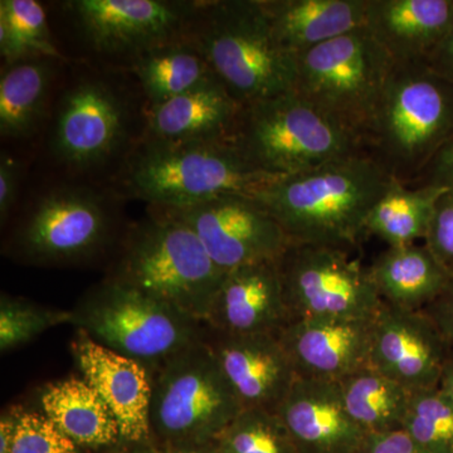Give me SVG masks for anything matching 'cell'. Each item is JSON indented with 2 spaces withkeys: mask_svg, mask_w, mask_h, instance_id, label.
<instances>
[{
  "mask_svg": "<svg viewBox=\"0 0 453 453\" xmlns=\"http://www.w3.org/2000/svg\"><path fill=\"white\" fill-rule=\"evenodd\" d=\"M395 179L365 153L283 177L253 196L291 242L349 251L365 234L372 207Z\"/></svg>",
  "mask_w": 453,
  "mask_h": 453,
  "instance_id": "6da1fadb",
  "label": "cell"
},
{
  "mask_svg": "<svg viewBox=\"0 0 453 453\" xmlns=\"http://www.w3.org/2000/svg\"><path fill=\"white\" fill-rule=\"evenodd\" d=\"M281 178L258 169L232 140L140 139L112 175L110 189L149 208H179L223 196L253 198Z\"/></svg>",
  "mask_w": 453,
  "mask_h": 453,
  "instance_id": "7a4b0ae2",
  "label": "cell"
},
{
  "mask_svg": "<svg viewBox=\"0 0 453 453\" xmlns=\"http://www.w3.org/2000/svg\"><path fill=\"white\" fill-rule=\"evenodd\" d=\"M116 73L95 67L77 74L50 109L47 148L68 174H96L109 166L116 173L142 139L144 98Z\"/></svg>",
  "mask_w": 453,
  "mask_h": 453,
  "instance_id": "3957f363",
  "label": "cell"
},
{
  "mask_svg": "<svg viewBox=\"0 0 453 453\" xmlns=\"http://www.w3.org/2000/svg\"><path fill=\"white\" fill-rule=\"evenodd\" d=\"M187 37L241 106L295 89L296 58L261 0H199Z\"/></svg>",
  "mask_w": 453,
  "mask_h": 453,
  "instance_id": "277c9868",
  "label": "cell"
},
{
  "mask_svg": "<svg viewBox=\"0 0 453 453\" xmlns=\"http://www.w3.org/2000/svg\"><path fill=\"white\" fill-rule=\"evenodd\" d=\"M453 135V83L426 62L395 64L362 138L365 155L411 186Z\"/></svg>",
  "mask_w": 453,
  "mask_h": 453,
  "instance_id": "5b68a950",
  "label": "cell"
},
{
  "mask_svg": "<svg viewBox=\"0 0 453 453\" xmlns=\"http://www.w3.org/2000/svg\"><path fill=\"white\" fill-rule=\"evenodd\" d=\"M148 213L130 229L111 279L205 323L226 271L186 223L155 208Z\"/></svg>",
  "mask_w": 453,
  "mask_h": 453,
  "instance_id": "8992f818",
  "label": "cell"
},
{
  "mask_svg": "<svg viewBox=\"0 0 453 453\" xmlns=\"http://www.w3.org/2000/svg\"><path fill=\"white\" fill-rule=\"evenodd\" d=\"M232 142L258 169L279 177L365 153L354 134L295 89L242 106Z\"/></svg>",
  "mask_w": 453,
  "mask_h": 453,
  "instance_id": "52a82bcc",
  "label": "cell"
},
{
  "mask_svg": "<svg viewBox=\"0 0 453 453\" xmlns=\"http://www.w3.org/2000/svg\"><path fill=\"white\" fill-rule=\"evenodd\" d=\"M199 0H67L58 14L95 67L127 73L139 57L186 38Z\"/></svg>",
  "mask_w": 453,
  "mask_h": 453,
  "instance_id": "ba28073f",
  "label": "cell"
},
{
  "mask_svg": "<svg viewBox=\"0 0 453 453\" xmlns=\"http://www.w3.org/2000/svg\"><path fill=\"white\" fill-rule=\"evenodd\" d=\"M71 312L77 330L148 368H159L202 340L199 321L111 277L91 288Z\"/></svg>",
  "mask_w": 453,
  "mask_h": 453,
  "instance_id": "9c48e42d",
  "label": "cell"
},
{
  "mask_svg": "<svg viewBox=\"0 0 453 453\" xmlns=\"http://www.w3.org/2000/svg\"><path fill=\"white\" fill-rule=\"evenodd\" d=\"M296 58L295 91L360 140L395 62L365 27Z\"/></svg>",
  "mask_w": 453,
  "mask_h": 453,
  "instance_id": "30bf717a",
  "label": "cell"
},
{
  "mask_svg": "<svg viewBox=\"0 0 453 453\" xmlns=\"http://www.w3.org/2000/svg\"><path fill=\"white\" fill-rule=\"evenodd\" d=\"M118 196L88 184L44 190L18 223L8 253L35 266L74 265L96 257L111 241Z\"/></svg>",
  "mask_w": 453,
  "mask_h": 453,
  "instance_id": "8fae6325",
  "label": "cell"
},
{
  "mask_svg": "<svg viewBox=\"0 0 453 453\" xmlns=\"http://www.w3.org/2000/svg\"><path fill=\"white\" fill-rule=\"evenodd\" d=\"M241 412L205 340L169 357L153 377L151 434L166 449L213 442Z\"/></svg>",
  "mask_w": 453,
  "mask_h": 453,
  "instance_id": "7c38bea8",
  "label": "cell"
},
{
  "mask_svg": "<svg viewBox=\"0 0 453 453\" xmlns=\"http://www.w3.org/2000/svg\"><path fill=\"white\" fill-rule=\"evenodd\" d=\"M277 266L290 321L372 319L383 303L369 268L345 250L291 242Z\"/></svg>",
  "mask_w": 453,
  "mask_h": 453,
  "instance_id": "4fadbf2b",
  "label": "cell"
},
{
  "mask_svg": "<svg viewBox=\"0 0 453 453\" xmlns=\"http://www.w3.org/2000/svg\"><path fill=\"white\" fill-rule=\"evenodd\" d=\"M186 223L226 273L244 265L277 261L291 241L257 201L223 196L179 208H155Z\"/></svg>",
  "mask_w": 453,
  "mask_h": 453,
  "instance_id": "5bb4252c",
  "label": "cell"
},
{
  "mask_svg": "<svg viewBox=\"0 0 453 453\" xmlns=\"http://www.w3.org/2000/svg\"><path fill=\"white\" fill-rule=\"evenodd\" d=\"M451 350L423 311L383 303L372 316L369 366L411 393L440 387Z\"/></svg>",
  "mask_w": 453,
  "mask_h": 453,
  "instance_id": "9a60e30c",
  "label": "cell"
},
{
  "mask_svg": "<svg viewBox=\"0 0 453 453\" xmlns=\"http://www.w3.org/2000/svg\"><path fill=\"white\" fill-rule=\"evenodd\" d=\"M372 319H297L276 336L297 378L338 383L368 368Z\"/></svg>",
  "mask_w": 453,
  "mask_h": 453,
  "instance_id": "2e32d148",
  "label": "cell"
},
{
  "mask_svg": "<svg viewBox=\"0 0 453 453\" xmlns=\"http://www.w3.org/2000/svg\"><path fill=\"white\" fill-rule=\"evenodd\" d=\"M207 344L242 411L276 413L297 375L275 334L213 332Z\"/></svg>",
  "mask_w": 453,
  "mask_h": 453,
  "instance_id": "e0dca14e",
  "label": "cell"
},
{
  "mask_svg": "<svg viewBox=\"0 0 453 453\" xmlns=\"http://www.w3.org/2000/svg\"><path fill=\"white\" fill-rule=\"evenodd\" d=\"M83 378L111 411L122 440L146 442L151 436L153 377L148 366L98 344L77 330L71 344Z\"/></svg>",
  "mask_w": 453,
  "mask_h": 453,
  "instance_id": "ac0fdd59",
  "label": "cell"
},
{
  "mask_svg": "<svg viewBox=\"0 0 453 453\" xmlns=\"http://www.w3.org/2000/svg\"><path fill=\"white\" fill-rule=\"evenodd\" d=\"M276 414L299 453H359L368 434L333 381L297 378Z\"/></svg>",
  "mask_w": 453,
  "mask_h": 453,
  "instance_id": "d6986e66",
  "label": "cell"
},
{
  "mask_svg": "<svg viewBox=\"0 0 453 453\" xmlns=\"http://www.w3.org/2000/svg\"><path fill=\"white\" fill-rule=\"evenodd\" d=\"M290 321L277 261L226 273L205 324L223 334H276Z\"/></svg>",
  "mask_w": 453,
  "mask_h": 453,
  "instance_id": "ffe728a7",
  "label": "cell"
},
{
  "mask_svg": "<svg viewBox=\"0 0 453 453\" xmlns=\"http://www.w3.org/2000/svg\"><path fill=\"white\" fill-rule=\"evenodd\" d=\"M365 28L395 64L427 62L453 29V0H368Z\"/></svg>",
  "mask_w": 453,
  "mask_h": 453,
  "instance_id": "44dd1931",
  "label": "cell"
},
{
  "mask_svg": "<svg viewBox=\"0 0 453 453\" xmlns=\"http://www.w3.org/2000/svg\"><path fill=\"white\" fill-rule=\"evenodd\" d=\"M242 106L217 79L149 107L142 139L188 142L232 140Z\"/></svg>",
  "mask_w": 453,
  "mask_h": 453,
  "instance_id": "7402d4cb",
  "label": "cell"
},
{
  "mask_svg": "<svg viewBox=\"0 0 453 453\" xmlns=\"http://www.w3.org/2000/svg\"><path fill=\"white\" fill-rule=\"evenodd\" d=\"M277 40L297 56L365 25L368 0H261Z\"/></svg>",
  "mask_w": 453,
  "mask_h": 453,
  "instance_id": "603a6c76",
  "label": "cell"
},
{
  "mask_svg": "<svg viewBox=\"0 0 453 453\" xmlns=\"http://www.w3.org/2000/svg\"><path fill=\"white\" fill-rule=\"evenodd\" d=\"M368 268L383 303L414 311L436 300L452 277L425 243L388 247Z\"/></svg>",
  "mask_w": 453,
  "mask_h": 453,
  "instance_id": "cb8c5ba5",
  "label": "cell"
},
{
  "mask_svg": "<svg viewBox=\"0 0 453 453\" xmlns=\"http://www.w3.org/2000/svg\"><path fill=\"white\" fill-rule=\"evenodd\" d=\"M53 58L3 65L0 77V135L13 142L35 138L50 116L59 65Z\"/></svg>",
  "mask_w": 453,
  "mask_h": 453,
  "instance_id": "d4e9b609",
  "label": "cell"
},
{
  "mask_svg": "<svg viewBox=\"0 0 453 453\" xmlns=\"http://www.w3.org/2000/svg\"><path fill=\"white\" fill-rule=\"evenodd\" d=\"M41 403L44 414L77 446L97 449L121 438L109 405L85 378L49 384L42 392Z\"/></svg>",
  "mask_w": 453,
  "mask_h": 453,
  "instance_id": "484cf974",
  "label": "cell"
},
{
  "mask_svg": "<svg viewBox=\"0 0 453 453\" xmlns=\"http://www.w3.org/2000/svg\"><path fill=\"white\" fill-rule=\"evenodd\" d=\"M125 73L135 82L146 109L216 79L204 57L188 37L149 50Z\"/></svg>",
  "mask_w": 453,
  "mask_h": 453,
  "instance_id": "4316f807",
  "label": "cell"
},
{
  "mask_svg": "<svg viewBox=\"0 0 453 453\" xmlns=\"http://www.w3.org/2000/svg\"><path fill=\"white\" fill-rule=\"evenodd\" d=\"M338 386L348 413L366 434L403 429L412 393L401 384L368 366Z\"/></svg>",
  "mask_w": 453,
  "mask_h": 453,
  "instance_id": "83f0119b",
  "label": "cell"
},
{
  "mask_svg": "<svg viewBox=\"0 0 453 453\" xmlns=\"http://www.w3.org/2000/svg\"><path fill=\"white\" fill-rule=\"evenodd\" d=\"M445 192L438 188H414L393 181L369 213L365 234L375 235L388 247L425 241L434 205Z\"/></svg>",
  "mask_w": 453,
  "mask_h": 453,
  "instance_id": "f1b7e54d",
  "label": "cell"
},
{
  "mask_svg": "<svg viewBox=\"0 0 453 453\" xmlns=\"http://www.w3.org/2000/svg\"><path fill=\"white\" fill-rule=\"evenodd\" d=\"M0 56L3 65L38 58L67 62L57 46L46 7L37 0L0 2Z\"/></svg>",
  "mask_w": 453,
  "mask_h": 453,
  "instance_id": "f546056e",
  "label": "cell"
},
{
  "mask_svg": "<svg viewBox=\"0 0 453 453\" xmlns=\"http://www.w3.org/2000/svg\"><path fill=\"white\" fill-rule=\"evenodd\" d=\"M219 453H299L276 413L244 410L214 440Z\"/></svg>",
  "mask_w": 453,
  "mask_h": 453,
  "instance_id": "4dcf8cb0",
  "label": "cell"
},
{
  "mask_svg": "<svg viewBox=\"0 0 453 453\" xmlns=\"http://www.w3.org/2000/svg\"><path fill=\"white\" fill-rule=\"evenodd\" d=\"M403 429L428 453H453V401L441 387L411 395Z\"/></svg>",
  "mask_w": 453,
  "mask_h": 453,
  "instance_id": "1f68e13d",
  "label": "cell"
},
{
  "mask_svg": "<svg viewBox=\"0 0 453 453\" xmlns=\"http://www.w3.org/2000/svg\"><path fill=\"white\" fill-rule=\"evenodd\" d=\"M73 312L49 309L22 297L2 295L0 300V349L3 353L32 342L62 324H71Z\"/></svg>",
  "mask_w": 453,
  "mask_h": 453,
  "instance_id": "d6a6232c",
  "label": "cell"
},
{
  "mask_svg": "<svg viewBox=\"0 0 453 453\" xmlns=\"http://www.w3.org/2000/svg\"><path fill=\"white\" fill-rule=\"evenodd\" d=\"M16 432L9 453H79L77 445L46 414L14 408Z\"/></svg>",
  "mask_w": 453,
  "mask_h": 453,
  "instance_id": "836d02e7",
  "label": "cell"
},
{
  "mask_svg": "<svg viewBox=\"0 0 453 453\" xmlns=\"http://www.w3.org/2000/svg\"><path fill=\"white\" fill-rule=\"evenodd\" d=\"M425 244L453 275V190L438 198Z\"/></svg>",
  "mask_w": 453,
  "mask_h": 453,
  "instance_id": "e575fe53",
  "label": "cell"
},
{
  "mask_svg": "<svg viewBox=\"0 0 453 453\" xmlns=\"http://www.w3.org/2000/svg\"><path fill=\"white\" fill-rule=\"evenodd\" d=\"M25 164L16 155L2 151L0 157V220L7 223L19 196Z\"/></svg>",
  "mask_w": 453,
  "mask_h": 453,
  "instance_id": "d590c367",
  "label": "cell"
},
{
  "mask_svg": "<svg viewBox=\"0 0 453 453\" xmlns=\"http://www.w3.org/2000/svg\"><path fill=\"white\" fill-rule=\"evenodd\" d=\"M408 187L453 190V135L438 149L418 178Z\"/></svg>",
  "mask_w": 453,
  "mask_h": 453,
  "instance_id": "8d00e7d4",
  "label": "cell"
},
{
  "mask_svg": "<svg viewBox=\"0 0 453 453\" xmlns=\"http://www.w3.org/2000/svg\"><path fill=\"white\" fill-rule=\"evenodd\" d=\"M359 453H428L404 429L366 434Z\"/></svg>",
  "mask_w": 453,
  "mask_h": 453,
  "instance_id": "74e56055",
  "label": "cell"
},
{
  "mask_svg": "<svg viewBox=\"0 0 453 453\" xmlns=\"http://www.w3.org/2000/svg\"><path fill=\"white\" fill-rule=\"evenodd\" d=\"M453 348V275L445 290L422 310Z\"/></svg>",
  "mask_w": 453,
  "mask_h": 453,
  "instance_id": "f35d334b",
  "label": "cell"
},
{
  "mask_svg": "<svg viewBox=\"0 0 453 453\" xmlns=\"http://www.w3.org/2000/svg\"><path fill=\"white\" fill-rule=\"evenodd\" d=\"M440 76L453 83V29L426 62Z\"/></svg>",
  "mask_w": 453,
  "mask_h": 453,
  "instance_id": "ab89813d",
  "label": "cell"
},
{
  "mask_svg": "<svg viewBox=\"0 0 453 453\" xmlns=\"http://www.w3.org/2000/svg\"><path fill=\"white\" fill-rule=\"evenodd\" d=\"M14 432H16V414L14 410H12L3 414L0 421V453L11 452Z\"/></svg>",
  "mask_w": 453,
  "mask_h": 453,
  "instance_id": "60d3db41",
  "label": "cell"
},
{
  "mask_svg": "<svg viewBox=\"0 0 453 453\" xmlns=\"http://www.w3.org/2000/svg\"><path fill=\"white\" fill-rule=\"evenodd\" d=\"M164 453H219L217 452L216 443L208 442L201 445H187L173 447L164 451Z\"/></svg>",
  "mask_w": 453,
  "mask_h": 453,
  "instance_id": "b9f144b4",
  "label": "cell"
},
{
  "mask_svg": "<svg viewBox=\"0 0 453 453\" xmlns=\"http://www.w3.org/2000/svg\"><path fill=\"white\" fill-rule=\"evenodd\" d=\"M440 387L445 390L453 401V348L451 353H449V359H447L445 369H443Z\"/></svg>",
  "mask_w": 453,
  "mask_h": 453,
  "instance_id": "7bdbcfd3",
  "label": "cell"
},
{
  "mask_svg": "<svg viewBox=\"0 0 453 453\" xmlns=\"http://www.w3.org/2000/svg\"><path fill=\"white\" fill-rule=\"evenodd\" d=\"M131 453H164V452L159 451V449H153V447L142 446V447H139V449H134V451Z\"/></svg>",
  "mask_w": 453,
  "mask_h": 453,
  "instance_id": "ee69618b",
  "label": "cell"
}]
</instances>
